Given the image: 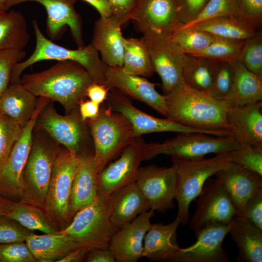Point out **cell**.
I'll use <instances>...</instances> for the list:
<instances>
[{"label": "cell", "mask_w": 262, "mask_h": 262, "mask_svg": "<svg viewBox=\"0 0 262 262\" xmlns=\"http://www.w3.org/2000/svg\"><path fill=\"white\" fill-rule=\"evenodd\" d=\"M164 95L167 118L210 135L232 136L227 120L229 106L224 99L193 89L184 81Z\"/></svg>", "instance_id": "cell-1"}, {"label": "cell", "mask_w": 262, "mask_h": 262, "mask_svg": "<svg viewBox=\"0 0 262 262\" xmlns=\"http://www.w3.org/2000/svg\"><path fill=\"white\" fill-rule=\"evenodd\" d=\"M93 82L88 72L71 61H59L43 71L24 75L20 83L36 97L61 104L66 114L79 108Z\"/></svg>", "instance_id": "cell-2"}, {"label": "cell", "mask_w": 262, "mask_h": 262, "mask_svg": "<svg viewBox=\"0 0 262 262\" xmlns=\"http://www.w3.org/2000/svg\"><path fill=\"white\" fill-rule=\"evenodd\" d=\"M33 26L36 39L35 49L29 57L15 65L11 84L20 83L23 71L35 63L44 60H57L71 61L80 64L88 72L94 82L104 84L108 66L102 61L91 43L76 49H67L46 38L36 20L33 21Z\"/></svg>", "instance_id": "cell-3"}, {"label": "cell", "mask_w": 262, "mask_h": 262, "mask_svg": "<svg viewBox=\"0 0 262 262\" xmlns=\"http://www.w3.org/2000/svg\"><path fill=\"white\" fill-rule=\"evenodd\" d=\"M172 161L176 177V218L180 224L186 225L189 221L192 201L198 196L207 180L231 163L232 157L230 151L197 161L174 158H172Z\"/></svg>", "instance_id": "cell-4"}, {"label": "cell", "mask_w": 262, "mask_h": 262, "mask_svg": "<svg viewBox=\"0 0 262 262\" xmlns=\"http://www.w3.org/2000/svg\"><path fill=\"white\" fill-rule=\"evenodd\" d=\"M60 145L44 131L33 130L32 145L23 174L21 201L44 210L45 197Z\"/></svg>", "instance_id": "cell-5"}, {"label": "cell", "mask_w": 262, "mask_h": 262, "mask_svg": "<svg viewBox=\"0 0 262 262\" xmlns=\"http://www.w3.org/2000/svg\"><path fill=\"white\" fill-rule=\"evenodd\" d=\"M86 122L93 143L94 164L99 175L135 136L129 121L109 106L100 107L98 116Z\"/></svg>", "instance_id": "cell-6"}, {"label": "cell", "mask_w": 262, "mask_h": 262, "mask_svg": "<svg viewBox=\"0 0 262 262\" xmlns=\"http://www.w3.org/2000/svg\"><path fill=\"white\" fill-rule=\"evenodd\" d=\"M240 145L232 136L212 137L202 133H178L162 143H145L143 159L151 160L159 155L186 160L203 159L210 153L230 152Z\"/></svg>", "instance_id": "cell-7"}, {"label": "cell", "mask_w": 262, "mask_h": 262, "mask_svg": "<svg viewBox=\"0 0 262 262\" xmlns=\"http://www.w3.org/2000/svg\"><path fill=\"white\" fill-rule=\"evenodd\" d=\"M50 102L39 113L34 129L44 131L77 157L94 154L91 150L93 143L89 128L87 122L82 119L79 109L61 115Z\"/></svg>", "instance_id": "cell-8"}, {"label": "cell", "mask_w": 262, "mask_h": 262, "mask_svg": "<svg viewBox=\"0 0 262 262\" xmlns=\"http://www.w3.org/2000/svg\"><path fill=\"white\" fill-rule=\"evenodd\" d=\"M78 160V157L68 150L61 148L53 167L44 211L58 231L64 229L72 219L69 203Z\"/></svg>", "instance_id": "cell-9"}, {"label": "cell", "mask_w": 262, "mask_h": 262, "mask_svg": "<svg viewBox=\"0 0 262 262\" xmlns=\"http://www.w3.org/2000/svg\"><path fill=\"white\" fill-rule=\"evenodd\" d=\"M107 199L98 194L95 200L74 214L69 224L62 231L79 246L89 251L108 247L110 240L116 231L109 219Z\"/></svg>", "instance_id": "cell-10"}, {"label": "cell", "mask_w": 262, "mask_h": 262, "mask_svg": "<svg viewBox=\"0 0 262 262\" xmlns=\"http://www.w3.org/2000/svg\"><path fill=\"white\" fill-rule=\"evenodd\" d=\"M51 101L38 98L35 112L22 129L4 166L0 172V195L12 201H21L23 195V174L32 145L35 122L42 110Z\"/></svg>", "instance_id": "cell-11"}, {"label": "cell", "mask_w": 262, "mask_h": 262, "mask_svg": "<svg viewBox=\"0 0 262 262\" xmlns=\"http://www.w3.org/2000/svg\"><path fill=\"white\" fill-rule=\"evenodd\" d=\"M154 72L160 77L164 95L183 81L185 53L170 36L150 34L143 35Z\"/></svg>", "instance_id": "cell-12"}, {"label": "cell", "mask_w": 262, "mask_h": 262, "mask_svg": "<svg viewBox=\"0 0 262 262\" xmlns=\"http://www.w3.org/2000/svg\"><path fill=\"white\" fill-rule=\"evenodd\" d=\"M197 197L196 211L190 222L195 236L206 225L229 224L237 215L227 191L216 178L207 180Z\"/></svg>", "instance_id": "cell-13"}, {"label": "cell", "mask_w": 262, "mask_h": 262, "mask_svg": "<svg viewBox=\"0 0 262 262\" xmlns=\"http://www.w3.org/2000/svg\"><path fill=\"white\" fill-rule=\"evenodd\" d=\"M135 181L148 202L150 210L165 213L173 208L176 177L172 166H140Z\"/></svg>", "instance_id": "cell-14"}, {"label": "cell", "mask_w": 262, "mask_h": 262, "mask_svg": "<svg viewBox=\"0 0 262 262\" xmlns=\"http://www.w3.org/2000/svg\"><path fill=\"white\" fill-rule=\"evenodd\" d=\"M131 20L143 35L170 36L183 25L174 0H139Z\"/></svg>", "instance_id": "cell-15"}, {"label": "cell", "mask_w": 262, "mask_h": 262, "mask_svg": "<svg viewBox=\"0 0 262 262\" xmlns=\"http://www.w3.org/2000/svg\"><path fill=\"white\" fill-rule=\"evenodd\" d=\"M145 143L136 136L121 152L119 157L110 163L100 173L98 194L108 198L126 185L135 181L143 159Z\"/></svg>", "instance_id": "cell-16"}, {"label": "cell", "mask_w": 262, "mask_h": 262, "mask_svg": "<svg viewBox=\"0 0 262 262\" xmlns=\"http://www.w3.org/2000/svg\"><path fill=\"white\" fill-rule=\"evenodd\" d=\"M108 106L113 111L123 115L131 124L134 136L154 132L202 133L207 131L179 124L168 118L150 115L134 106L126 95L115 89H111L107 98Z\"/></svg>", "instance_id": "cell-17"}, {"label": "cell", "mask_w": 262, "mask_h": 262, "mask_svg": "<svg viewBox=\"0 0 262 262\" xmlns=\"http://www.w3.org/2000/svg\"><path fill=\"white\" fill-rule=\"evenodd\" d=\"M229 224L211 223L200 229L196 242L185 248H180L170 262H229L222 246L231 227Z\"/></svg>", "instance_id": "cell-18"}, {"label": "cell", "mask_w": 262, "mask_h": 262, "mask_svg": "<svg viewBox=\"0 0 262 262\" xmlns=\"http://www.w3.org/2000/svg\"><path fill=\"white\" fill-rule=\"evenodd\" d=\"M27 1H35L45 7L47 13V34L51 39L59 38L67 26L78 47L84 46L81 18L74 7L77 0H7L4 10Z\"/></svg>", "instance_id": "cell-19"}, {"label": "cell", "mask_w": 262, "mask_h": 262, "mask_svg": "<svg viewBox=\"0 0 262 262\" xmlns=\"http://www.w3.org/2000/svg\"><path fill=\"white\" fill-rule=\"evenodd\" d=\"M104 84L110 89H115L166 115L165 95L156 90V83L145 77L127 73L120 67H108Z\"/></svg>", "instance_id": "cell-20"}, {"label": "cell", "mask_w": 262, "mask_h": 262, "mask_svg": "<svg viewBox=\"0 0 262 262\" xmlns=\"http://www.w3.org/2000/svg\"><path fill=\"white\" fill-rule=\"evenodd\" d=\"M154 214L152 210L142 213L113 234L108 248L116 262H136L143 257L144 238Z\"/></svg>", "instance_id": "cell-21"}, {"label": "cell", "mask_w": 262, "mask_h": 262, "mask_svg": "<svg viewBox=\"0 0 262 262\" xmlns=\"http://www.w3.org/2000/svg\"><path fill=\"white\" fill-rule=\"evenodd\" d=\"M214 175L227 191L237 215L251 196L262 191V176L233 162Z\"/></svg>", "instance_id": "cell-22"}, {"label": "cell", "mask_w": 262, "mask_h": 262, "mask_svg": "<svg viewBox=\"0 0 262 262\" xmlns=\"http://www.w3.org/2000/svg\"><path fill=\"white\" fill-rule=\"evenodd\" d=\"M262 101L229 106L227 120L232 136L240 145L262 148Z\"/></svg>", "instance_id": "cell-23"}, {"label": "cell", "mask_w": 262, "mask_h": 262, "mask_svg": "<svg viewBox=\"0 0 262 262\" xmlns=\"http://www.w3.org/2000/svg\"><path fill=\"white\" fill-rule=\"evenodd\" d=\"M107 206L109 219L116 231L140 214L150 210L148 202L135 181L110 196Z\"/></svg>", "instance_id": "cell-24"}, {"label": "cell", "mask_w": 262, "mask_h": 262, "mask_svg": "<svg viewBox=\"0 0 262 262\" xmlns=\"http://www.w3.org/2000/svg\"><path fill=\"white\" fill-rule=\"evenodd\" d=\"M115 16L100 17L94 23L91 44L108 67L122 66L124 38Z\"/></svg>", "instance_id": "cell-25"}, {"label": "cell", "mask_w": 262, "mask_h": 262, "mask_svg": "<svg viewBox=\"0 0 262 262\" xmlns=\"http://www.w3.org/2000/svg\"><path fill=\"white\" fill-rule=\"evenodd\" d=\"M69 198V211L73 218L81 208L95 200L98 194L99 174L97 171L93 154L78 157Z\"/></svg>", "instance_id": "cell-26"}, {"label": "cell", "mask_w": 262, "mask_h": 262, "mask_svg": "<svg viewBox=\"0 0 262 262\" xmlns=\"http://www.w3.org/2000/svg\"><path fill=\"white\" fill-rule=\"evenodd\" d=\"M176 218L171 223L151 224L144 240L143 257L153 261L170 262L180 247L177 230L180 225Z\"/></svg>", "instance_id": "cell-27"}, {"label": "cell", "mask_w": 262, "mask_h": 262, "mask_svg": "<svg viewBox=\"0 0 262 262\" xmlns=\"http://www.w3.org/2000/svg\"><path fill=\"white\" fill-rule=\"evenodd\" d=\"M233 77L230 90L224 99L229 106L262 100V78L249 70L240 59L230 63Z\"/></svg>", "instance_id": "cell-28"}, {"label": "cell", "mask_w": 262, "mask_h": 262, "mask_svg": "<svg viewBox=\"0 0 262 262\" xmlns=\"http://www.w3.org/2000/svg\"><path fill=\"white\" fill-rule=\"evenodd\" d=\"M229 233L238 249V262H262V230L246 218L236 215Z\"/></svg>", "instance_id": "cell-29"}, {"label": "cell", "mask_w": 262, "mask_h": 262, "mask_svg": "<svg viewBox=\"0 0 262 262\" xmlns=\"http://www.w3.org/2000/svg\"><path fill=\"white\" fill-rule=\"evenodd\" d=\"M25 243L37 262H57L79 246L62 230L53 233L29 235Z\"/></svg>", "instance_id": "cell-30"}, {"label": "cell", "mask_w": 262, "mask_h": 262, "mask_svg": "<svg viewBox=\"0 0 262 262\" xmlns=\"http://www.w3.org/2000/svg\"><path fill=\"white\" fill-rule=\"evenodd\" d=\"M38 98L21 83H12L0 96V113L14 120L23 129L32 117Z\"/></svg>", "instance_id": "cell-31"}, {"label": "cell", "mask_w": 262, "mask_h": 262, "mask_svg": "<svg viewBox=\"0 0 262 262\" xmlns=\"http://www.w3.org/2000/svg\"><path fill=\"white\" fill-rule=\"evenodd\" d=\"M29 35L26 18L19 11H0V50H23Z\"/></svg>", "instance_id": "cell-32"}, {"label": "cell", "mask_w": 262, "mask_h": 262, "mask_svg": "<svg viewBox=\"0 0 262 262\" xmlns=\"http://www.w3.org/2000/svg\"><path fill=\"white\" fill-rule=\"evenodd\" d=\"M189 27L217 36L240 40L249 38L259 31L244 20L225 16L208 19Z\"/></svg>", "instance_id": "cell-33"}, {"label": "cell", "mask_w": 262, "mask_h": 262, "mask_svg": "<svg viewBox=\"0 0 262 262\" xmlns=\"http://www.w3.org/2000/svg\"><path fill=\"white\" fill-rule=\"evenodd\" d=\"M218 61L207 58L185 54L183 80L190 87L209 92Z\"/></svg>", "instance_id": "cell-34"}, {"label": "cell", "mask_w": 262, "mask_h": 262, "mask_svg": "<svg viewBox=\"0 0 262 262\" xmlns=\"http://www.w3.org/2000/svg\"><path fill=\"white\" fill-rule=\"evenodd\" d=\"M122 69L126 73L149 77L154 72L145 42L141 37L124 38Z\"/></svg>", "instance_id": "cell-35"}, {"label": "cell", "mask_w": 262, "mask_h": 262, "mask_svg": "<svg viewBox=\"0 0 262 262\" xmlns=\"http://www.w3.org/2000/svg\"><path fill=\"white\" fill-rule=\"evenodd\" d=\"M6 216L32 231L36 230L45 233H53L58 231L43 209L25 202H15Z\"/></svg>", "instance_id": "cell-36"}, {"label": "cell", "mask_w": 262, "mask_h": 262, "mask_svg": "<svg viewBox=\"0 0 262 262\" xmlns=\"http://www.w3.org/2000/svg\"><path fill=\"white\" fill-rule=\"evenodd\" d=\"M244 41L215 36L206 49L196 54L190 55L229 63L235 60L240 59Z\"/></svg>", "instance_id": "cell-37"}, {"label": "cell", "mask_w": 262, "mask_h": 262, "mask_svg": "<svg viewBox=\"0 0 262 262\" xmlns=\"http://www.w3.org/2000/svg\"><path fill=\"white\" fill-rule=\"evenodd\" d=\"M215 35L191 27L179 28L170 37L186 54H194L206 49Z\"/></svg>", "instance_id": "cell-38"}, {"label": "cell", "mask_w": 262, "mask_h": 262, "mask_svg": "<svg viewBox=\"0 0 262 262\" xmlns=\"http://www.w3.org/2000/svg\"><path fill=\"white\" fill-rule=\"evenodd\" d=\"M223 16L237 18L246 21L238 0H210L203 11L194 20L180 28L189 27L202 21Z\"/></svg>", "instance_id": "cell-39"}, {"label": "cell", "mask_w": 262, "mask_h": 262, "mask_svg": "<svg viewBox=\"0 0 262 262\" xmlns=\"http://www.w3.org/2000/svg\"><path fill=\"white\" fill-rule=\"evenodd\" d=\"M22 131V129L14 120L0 113V172Z\"/></svg>", "instance_id": "cell-40"}, {"label": "cell", "mask_w": 262, "mask_h": 262, "mask_svg": "<svg viewBox=\"0 0 262 262\" xmlns=\"http://www.w3.org/2000/svg\"><path fill=\"white\" fill-rule=\"evenodd\" d=\"M250 71L262 78V32L244 41L240 59Z\"/></svg>", "instance_id": "cell-41"}, {"label": "cell", "mask_w": 262, "mask_h": 262, "mask_svg": "<svg viewBox=\"0 0 262 262\" xmlns=\"http://www.w3.org/2000/svg\"><path fill=\"white\" fill-rule=\"evenodd\" d=\"M232 162L262 176V148L240 145L230 151Z\"/></svg>", "instance_id": "cell-42"}, {"label": "cell", "mask_w": 262, "mask_h": 262, "mask_svg": "<svg viewBox=\"0 0 262 262\" xmlns=\"http://www.w3.org/2000/svg\"><path fill=\"white\" fill-rule=\"evenodd\" d=\"M25 56L26 52L23 49L0 50V96L11 84L14 66L21 62Z\"/></svg>", "instance_id": "cell-43"}, {"label": "cell", "mask_w": 262, "mask_h": 262, "mask_svg": "<svg viewBox=\"0 0 262 262\" xmlns=\"http://www.w3.org/2000/svg\"><path fill=\"white\" fill-rule=\"evenodd\" d=\"M232 77L230 64L218 61L209 93L216 98L224 99L230 90Z\"/></svg>", "instance_id": "cell-44"}, {"label": "cell", "mask_w": 262, "mask_h": 262, "mask_svg": "<svg viewBox=\"0 0 262 262\" xmlns=\"http://www.w3.org/2000/svg\"><path fill=\"white\" fill-rule=\"evenodd\" d=\"M33 232L6 215L0 216V244L25 242Z\"/></svg>", "instance_id": "cell-45"}, {"label": "cell", "mask_w": 262, "mask_h": 262, "mask_svg": "<svg viewBox=\"0 0 262 262\" xmlns=\"http://www.w3.org/2000/svg\"><path fill=\"white\" fill-rule=\"evenodd\" d=\"M35 262L25 242L0 244V262Z\"/></svg>", "instance_id": "cell-46"}, {"label": "cell", "mask_w": 262, "mask_h": 262, "mask_svg": "<svg viewBox=\"0 0 262 262\" xmlns=\"http://www.w3.org/2000/svg\"><path fill=\"white\" fill-rule=\"evenodd\" d=\"M179 18L183 25L194 20L210 0H174Z\"/></svg>", "instance_id": "cell-47"}, {"label": "cell", "mask_w": 262, "mask_h": 262, "mask_svg": "<svg viewBox=\"0 0 262 262\" xmlns=\"http://www.w3.org/2000/svg\"><path fill=\"white\" fill-rule=\"evenodd\" d=\"M246 20L257 31L262 26V0H238Z\"/></svg>", "instance_id": "cell-48"}, {"label": "cell", "mask_w": 262, "mask_h": 262, "mask_svg": "<svg viewBox=\"0 0 262 262\" xmlns=\"http://www.w3.org/2000/svg\"><path fill=\"white\" fill-rule=\"evenodd\" d=\"M238 215L246 218L262 230V191L251 196Z\"/></svg>", "instance_id": "cell-49"}, {"label": "cell", "mask_w": 262, "mask_h": 262, "mask_svg": "<svg viewBox=\"0 0 262 262\" xmlns=\"http://www.w3.org/2000/svg\"><path fill=\"white\" fill-rule=\"evenodd\" d=\"M139 0H108L112 15L119 20L121 25L131 20L132 13Z\"/></svg>", "instance_id": "cell-50"}, {"label": "cell", "mask_w": 262, "mask_h": 262, "mask_svg": "<svg viewBox=\"0 0 262 262\" xmlns=\"http://www.w3.org/2000/svg\"><path fill=\"white\" fill-rule=\"evenodd\" d=\"M110 90L105 84L93 82L87 89L86 96L89 100L100 105L106 100Z\"/></svg>", "instance_id": "cell-51"}, {"label": "cell", "mask_w": 262, "mask_h": 262, "mask_svg": "<svg viewBox=\"0 0 262 262\" xmlns=\"http://www.w3.org/2000/svg\"><path fill=\"white\" fill-rule=\"evenodd\" d=\"M85 260L87 262H116L113 252L108 247L96 248L90 250Z\"/></svg>", "instance_id": "cell-52"}, {"label": "cell", "mask_w": 262, "mask_h": 262, "mask_svg": "<svg viewBox=\"0 0 262 262\" xmlns=\"http://www.w3.org/2000/svg\"><path fill=\"white\" fill-rule=\"evenodd\" d=\"M100 105L90 100H84L79 105V112L82 119L84 121L93 120L98 115Z\"/></svg>", "instance_id": "cell-53"}, {"label": "cell", "mask_w": 262, "mask_h": 262, "mask_svg": "<svg viewBox=\"0 0 262 262\" xmlns=\"http://www.w3.org/2000/svg\"><path fill=\"white\" fill-rule=\"evenodd\" d=\"M89 250L83 247H78L70 252L57 262H78L85 260Z\"/></svg>", "instance_id": "cell-54"}, {"label": "cell", "mask_w": 262, "mask_h": 262, "mask_svg": "<svg viewBox=\"0 0 262 262\" xmlns=\"http://www.w3.org/2000/svg\"><path fill=\"white\" fill-rule=\"evenodd\" d=\"M93 6L99 13L100 17H108L112 15L108 0H82Z\"/></svg>", "instance_id": "cell-55"}, {"label": "cell", "mask_w": 262, "mask_h": 262, "mask_svg": "<svg viewBox=\"0 0 262 262\" xmlns=\"http://www.w3.org/2000/svg\"><path fill=\"white\" fill-rule=\"evenodd\" d=\"M15 201L10 200L0 195V216L6 215L11 210Z\"/></svg>", "instance_id": "cell-56"}, {"label": "cell", "mask_w": 262, "mask_h": 262, "mask_svg": "<svg viewBox=\"0 0 262 262\" xmlns=\"http://www.w3.org/2000/svg\"><path fill=\"white\" fill-rule=\"evenodd\" d=\"M7 0H0V11L4 10L5 6Z\"/></svg>", "instance_id": "cell-57"}]
</instances>
